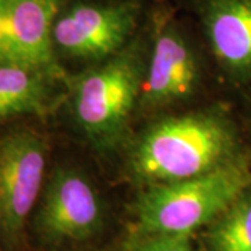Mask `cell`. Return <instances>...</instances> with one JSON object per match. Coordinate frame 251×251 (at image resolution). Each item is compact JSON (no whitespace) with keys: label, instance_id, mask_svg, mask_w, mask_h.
<instances>
[{"label":"cell","instance_id":"9c48e42d","mask_svg":"<svg viewBox=\"0 0 251 251\" xmlns=\"http://www.w3.org/2000/svg\"><path fill=\"white\" fill-rule=\"evenodd\" d=\"M204 21L216 59L233 72H250L251 0H208Z\"/></svg>","mask_w":251,"mask_h":251},{"label":"cell","instance_id":"52a82bcc","mask_svg":"<svg viewBox=\"0 0 251 251\" xmlns=\"http://www.w3.org/2000/svg\"><path fill=\"white\" fill-rule=\"evenodd\" d=\"M59 7L60 0H9L0 62L27 66L54 81L66 80L53 44Z\"/></svg>","mask_w":251,"mask_h":251},{"label":"cell","instance_id":"6da1fadb","mask_svg":"<svg viewBox=\"0 0 251 251\" xmlns=\"http://www.w3.org/2000/svg\"><path fill=\"white\" fill-rule=\"evenodd\" d=\"M239 153L233 126L211 112L187 113L155 123L130 153V172L148 186L197 177Z\"/></svg>","mask_w":251,"mask_h":251},{"label":"cell","instance_id":"8fae6325","mask_svg":"<svg viewBox=\"0 0 251 251\" xmlns=\"http://www.w3.org/2000/svg\"><path fill=\"white\" fill-rule=\"evenodd\" d=\"M205 251H251V187L205 227Z\"/></svg>","mask_w":251,"mask_h":251},{"label":"cell","instance_id":"30bf717a","mask_svg":"<svg viewBox=\"0 0 251 251\" xmlns=\"http://www.w3.org/2000/svg\"><path fill=\"white\" fill-rule=\"evenodd\" d=\"M52 80L45 73L0 62V120L16 115L44 116L52 108Z\"/></svg>","mask_w":251,"mask_h":251},{"label":"cell","instance_id":"5b68a950","mask_svg":"<svg viewBox=\"0 0 251 251\" xmlns=\"http://www.w3.org/2000/svg\"><path fill=\"white\" fill-rule=\"evenodd\" d=\"M106 224V208L84 173L59 168L46 181L31 218L41 244L62 247L98 236Z\"/></svg>","mask_w":251,"mask_h":251},{"label":"cell","instance_id":"3957f363","mask_svg":"<svg viewBox=\"0 0 251 251\" xmlns=\"http://www.w3.org/2000/svg\"><path fill=\"white\" fill-rule=\"evenodd\" d=\"M144 75L141 53L130 46L73 82V115L95 147L106 150L122 140L141 98Z\"/></svg>","mask_w":251,"mask_h":251},{"label":"cell","instance_id":"8992f818","mask_svg":"<svg viewBox=\"0 0 251 251\" xmlns=\"http://www.w3.org/2000/svg\"><path fill=\"white\" fill-rule=\"evenodd\" d=\"M135 20V3L75 4L54 23V48L72 57L109 59L125 49Z\"/></svg>","mask_w":251,"mask_h":251},{"label":"cell","instance_id":"7a4b0ae2","mask_svg":"<svg viewBox=\"0 0 251 251\" xmlns=\"http://www.w3.org/2000/svg\"><path fill=\"white\" fill-rule=\"evenodd\" d=\"M251 187V162L246 155L197 177L153 184L134 206L140 233L191 236Z\"/></svg>","mask_w":251,"mask_h":251},{"label":"cell","instance_id":"7c38bea8","mask_svg":"<svg viewBox=\"0 0 251 251\" xmlns=\"http://www.w3.org/2000/svg\"><path fill=\"white\" fill-rule=\"evenodd\" d=\"M128 251H201L191 243V236L140 233Z\"/></svg>","mask_w":251,"mask_h":251},{"label":"cell","instance_id":"4fadbf2b","mask_svg":"<svg viewBox=\"0 0 251 251\" xmlns=\"http://www.w3.org/2000/svg\"><path fill=\"white\" fill-rule=\"evenodd\" d=\"M7 1L9 0H0V48H1V41H3V35H4V27H6Z\"/></svg>","mask_w":251,"mask_h":251},{"label":"cell","instance_id":"5bb4252c","mask_svg":"<svg viewBox=\"0 0 251 251\" xmlns=\"http://www.w3.org/2000/svg\"><path fill=\"white\" fill-rule=\"evenodd\" d=\"M85 251H110V250H85Z\"/></svg>","mask_w":251,"mask_h":251},{"label":"cell","instance_id":"ba28073f","mask_svg":"<svg viewBox=\"0 0 251 251\" xmlns=\"http://www.w3.org/2000/svg\"><path fill=\"white\" fill-rule=\"evenodd\" d=\"M198 84L196 54L171 20L156 24L140 103L163 108L190 98Z\"/></svg>","mask_w":251,"mask_h":251},{"label":"cell","instance_id":"277c9868","mask_svg":"<svg viewBox=\"0 0 251 251\" xmlns=\"http://www.w3.org/2000/svg\"><path fill=\"white\" fill-rule=\"evenodd\" d=\"M48 143L34 130L0 137V243L21 251L28 224L45 187Z\"/></svg>","mask_w":251,"mask_h":251}]
</instances>
